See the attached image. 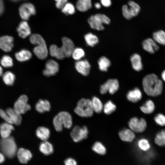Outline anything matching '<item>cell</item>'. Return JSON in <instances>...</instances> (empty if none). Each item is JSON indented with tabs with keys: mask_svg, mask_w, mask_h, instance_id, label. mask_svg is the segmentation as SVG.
Returning <instances> with one entry per match:
<instances>
[{
	"mask_svg": "<svg viewBox=\"0 0 165 165\" xmlns=\"http://www.w3.org/2000/svg\"><path fill=\"white\" fill-rule=\"evenodd\" d=\"M91 0H78L76 3V8L79 11L85 12L92 7Z\"/></svg>",
	"mask_w": 165,
	"mask_h": 165,
	"instance_id": "28",
	"label": "cell"
},
{
	"mask_svg": "<svg viewBox=\"0 0 165 165\" xmlns=\"http://www.w3.org/2000/svg\"><path fill=\"white\" fill-rule=\"evenodd\" d=\"M59 69L58 63L54 60L50 59L46 62L45 69L43 70V73L46 76H50L55 75Z\"/></svg>",
	"mask_w": 165,
	"mask_h": 165,
	"instance_id": "12",
	"label": "cell"
},
{
	"mask_svg": "<svg viewBox=\"0 0 165 165\" xmlns=\"http://www.w3.org/2000/svg\"><path fill=\"white\" fill-rule=\"evenodd\" d=\"M155 108L154 104L150 100L146 101L140 107L141 111L146 114H150L152 113Z\"/></svg>",
	"mask_w": 165,
	"mask_h": 165,
	"instance_id": "29",
	"label": "cell"
},
{
	"mask_svg": "<svg viewBox=\"0 0 165 165\" xmlns=\"http://www.w3.org/2000/svg\"><path fill=\"white\" fill-rule=\"evenodd\" d=\"M4 10V6L3 0H0V16L2 14Z\"/></svg>",
	"mask_w": 165,
	"mask_h": 165,
	"instance_id": "50",
	"label": "cell"
},
{
	"mask_svg": "<svg viewBox=\"0 0 165 165\" xmlns=\"http://www.w3.org/2000/svg\"><path fill=\"white\" fill-rule=\"evenodd\" d=\"M142 85L145 93L151 97L160 95L163 90V82L154 74L146 75L143 79Z\"/></svg>",
	"mask_w": 165,
	"mask_h": 165,
	"instance_id": "1",
	"label": "cell"
},
{
	"mask_svg": "<svg viewBox=\"0 0 165 165\" xmlns=\"http://www.w3.org/2000/svg\"><path fill=\"white\" fill-rule=\"evenodd\" d=\"M13 37L8 35L0 38V49L6 52L10 51L13 46Z\"/></svg>",
	"mask_w": 165,
	"mask_h": 165,
	"instance_id": "15",
	"label": "cell"
},
{
	"mask_svg": "<svg viewBox=\"0 0 165 165\" xmlns=\"http://www.w3.org/2000/svg\"><path fill=\"white\" fill-rule=\"evenodd\" d=\"M119 86V83L117 79H109L101 86L100 92L102 94H105L107 92L111 94H113L118 91Z\"/></svg>",
	"mask_w": 165,
	"mask_h": 165,
	"instance_id": "10",
	"label": "cell"
},
{
	"mask_svg": "<svg viewBox=\"0 0 165 165\" xmlns=\"http://www.w3.org/2000/svg\"><path fill=\"white\" fill-rule=\"evenodd\" d=\"M115 105L111 101H107L103 106L104 113L107 115H110L114 112L116 109Z\"/></svg>",
	"mask_w": 165,
	"mask_h": 165,
	"instance_id": "36",
	"label": "cell"
},
{
	"mask_svg": "<svg viewBox=\"0 0 165 165\" xmlns=\"http://www.w3.org/2000/svg\"><path fill=\"white\" fill-rule=\"evenodd\" d=\"M143 49L151 53H153L157 51L159 47L155 40L149 38L145 40L142 43Z\"/></svg>",
	"mask_w": 165,
	"mask_h": 165,
	"instance_id": "16",
	"label": "cell"
},
{
	"mask_svg": "<svg viewBox=\"0 0 165 165\" xmlns=\"http://www.w3.org/2000/svg\"><path fill=\"white\" fill-rule=\"evenodd\" d=\"M88 129L86 126L80 127L76 126L72 129L70 135L73 141L77 142L86 139L88 137Z\"/></svg>",
	"mask_w": 165,
	"mask_h": 165,
	"instance_id": "8",
	"label": "cell"
},
{
	"mask_svg": "<svg viewBox=\"0 0 165 165\" xmlns=\"http://www.w3.org/2000/svg\"><path fill=\"white\" fill-rule=\"evenodd\" d=\"M56 2V5L57 8L62 9L67 3V0H55Z\"/></svg>",
	"mask_w": 165,
	"mask_h": 165,
	"instance_id": "47",
	"label": "cell"
},
{
	"mask_svg": "<svg viewBox=\"0 0 165 165\" xmlns=\"http://www.w3.org/2000/svg\"><path fill=\"white\" fill-rule=\"evenodd\" d=\"M122 11L123 16L127 19L130 20L133 17L128 5H125L123 6Z\"/></svg>",
	"mask_w": 165,
	"mask_h": 165,
	"instance_id": "45",
	"label": "cell"
},
{
	"mask_svg": "<svg viewBox=\"0 0 165 165\" xmlns=\"http://www.w3.org/2000/svg\"><path fill=\"white\" fill-rule=\"evenodd\" d=\"M19 161L21 163H26L32 157V155L29 150L23 148H19L17 152Z\"/></svg>",
	"mask_w": 165,
	"mask_h": 165,
	"instance_id": "20",
	"label": "cell"
},
{
	"mask_svg": "<svg viewBox=\"0 0 165 165\" xmlns=\"http://www.w3.org/2000/svg\"><path fill=\"white\" fill-rule=\"evenodd\" d=\"M154 120L158 125L161 126H165V116L161 114H157L154 117Z\"/></svg>",
	"mask_w": 165,
	"mask_h": 165,
	"instance_id": "44",
	"label": "cell"
},
{
	"mask_svg": "<svg viewBox=\"0 0 165 165\" xmlns=\"http://www.w3.org/2000/svg\"><path fill=\"white\" fill-rule=\"evenodd\" d=\"M130 60L133 68L135 71H139L143 68L141 58L137 53L133 54L130 57Z\"/></svg>",
	"mask_w": 165,
	"mask_h": 165,
	"instance_id": "25",
	"label": "cell"
},
{
	"mask_svg": "<svg viewBox=\"0 0 165 165\" xmlns=\"http://www.w3.org/2000/svg\"><path fill=\"white\" fill-rule=\"evenodd\" d=\"M126 97L130 101L133 103H136L141 99L142 94L139 88H135L129 90L127 92Z\"/></svg>",
	"mask_w": 165,
	"mask_h": 165,
	"instance_id": "18",
	"label": "cell"
},
{
	"mask_svg": "<svg viewBox=\"0 0 165 165\" xmlns=\"http://www.w3.org/2000/svg\"><path fill=\"white\" fill-rule=\"evenodd\" d=\"M14 129L12 124L7 122L0 124V134L2 138H6L10 136L12 130Z\"/></svg>",
	"mask_w": 165,
	"mask_h": 165,
	"instance_id": "23",
	"label": "cell"
},
{
	"mask_svg": "<svg viewBox=\"0 0 165 165\" xmlns=\"http://www.w3.org/2000/svg\"><path fill=\"white\" fill-rule=\"evenodd\" d=\"M153 39L157 43L165 45V32L159 30L154 32L152 35Z\"/></svg>",
	"mask_w": 165,
	"mask_h": 165,
	"instance_id": "32",
	"label": "cell"
},
{
	"mask_svg": "<svg viewBox=\"0 0 165 165\" xmlns=\"http://www.w3.org/2000/svg\"><path fill=\"white\" fill-rule=\"evenodd\" d=\"M53 124L55 130L58 132L61 131L63 127L70 129L73 124L72 117L67 112H61L54 117Z\"/></svg>",
	"mask_w": 165,
	"mask_h": 165,
	"instance_id": "3",
	"label": "cell"
},
{
	"mask_svg": "<svg viewBox=\"0 0 165 165\" xmlns=\"http://www.w3.org/2000/svg\"><path fill=\"white\" fill-rule=\"evenodd\" d=\"M17 31L20 37L25 38L30 35L31 31L30 27L25 21H21L17 28Z\"/></svg>",
	"mask_w": 165,
	"mask_h": 165,
	"instance_id": "19",
	"label": "cell"
},
{
	"mask_svg": "<svg viewBox=\"0 0 165 165\" xmlns=\"http://www.w3.org/2000/svg\"><path fill=\"white\" fill-rule=\"evenodd\" d=\"M74 112L76 114L81 117L92 116L94 111L91 100L84 98L79 100L74 109Z\"/></svg>",
	"mask_w": 165,
	"mask_h": 165,
	"instance_id": "4",
	"label": "cell"
},
{
	"mask_svg": "<svg viewBox=\"0 0 165 165\" xmlns=\"http://www.w3.org/2000/svg\"><path fill=\"white\" fill-rule=\"evenodd\" d=\"M84 38L86 44L90 46L93 47L98 42L97 37L91 33L86 34Z\"/></svg>",
	"mask_w": 165,
	"mask_h": 165,
	"instance_id": "34",
	"label": "cell"
},
{
	"mask_svg": "<svg viewBox=\"0 0 165 165\" xmlns=\"http://www.w3.org/2000/svg\"><path fill=\"white\" fill-rule=\"evenodd\" d=\"M2 78L6 84L8 85H12L14 82L15 76L12 72L7 71L3 75Z\"/></svg>",
	"mask_w": 165,
	"mask_h": 165,
	"instance_id": "37",
	"label": "cell"
},
{
	"mask_svg": "<svg viewBox=\"0 0 165 165\" xmlns=\"http://www.w3.org/2000/svg\"><path fill=\"white\" fill-rule=\"evenodd\" d=\"M130 129L134 133H140L144 132L147 128V123L143 118L134 117L128 123Z\"/></svg>",
	"mask_w": 165,
	"mask_h": 165,
	"instance_id": "7",
	"label": "cell"
},
{
	"mask_svg": "<svg viewBox=\"0 0 165 165\" xmlns=\"http://www.w3.org/2000/svg\"><path fill=\"white\" fill-rule=\"evenodd\" d=\"M128 6L133 17L137 16L140 10V7L138 4L132 1L128 2Z\"/></svg>",
	"mask_w": 165,
	"mask_h": 165,
	"instance_id": "38",
	"label": "cell"
},
{
	"mask_svg": "<svg viewBox=\"0 0 165 165\" xmlns=\"http://www.w3.org/2000/svg\"><path fill=\"white\" fill-rule=\"evenodd\" d=\"M5 112L9 116L13 124L20 125L22 120L21 115L16 112L13 109L11 108H7Z\"/></svg>",
	"mask_w": 165,
	"mask_h": 165,
	"instance_id": "21",
	"label": "cell"
},
{
	"mask_svg": "<svg viewBox=\"0 0 165 165\" xmlns=\"http://www.w3.org/2000/svg\"><path fill=\"white\" fill-rule=\"evenodd\" d=\"M0 116L6 122L11 124H13L12 122L10 120L9 116L6 113L5 111L3 110L0 109Z\"/></svg>",
	"mask_w": 165,
	"mask_h": 165,
	"instance_id": "46",
	"label": "cell"
},
{
	"mask_svg": "<svg viewBox=\"0 0 165 165\" xmlns=\"http://www.w3.org/2000/svg\"><path fill=\"white\" fill-rule=\"evenodd\" d=\"M32 44L37 45L33 49V51L36 56L39 59L43 60L47 56L48 50L44 39L38 34H34L30 38Z\"/></svg>",
	"mask_w": 165,
	"mask_h": 165,
	"instance_id": "2",
	"label": "cell"
},
{
	"mask_svg": "<svg viewBox=\"0 0 165 165\" xmlns=\"http://www.w3.org/2000/svg\"><path fill=\"white\" fill-rule=\"evenodd\" d=\"M5 160V156L1 152H0V163H2Z\"/></svg>",
	"mask_w": 165,
	"mask_h": 165,
	"instance_id": "51",
	"label": "cell"
},
{
	"mask_svg": "<svg viewBox=\"0 0 165 165\" xmlns=\"http://www.w3.org/2000/svg\"><path fill=\"white\" fill-rule=\"evenodd\" d=\"M62 46L61 47L65 57H69L71 56L74 50V45L72 41L67 37L62 38Z\"/></svg>",
	"mask_w": 165,
	"mask_h": 165,
	"instance_id": "14",
	"label": "cell"
},
{
	"mask_svg": "<svg viewBox=\"0 0 165 165\" xmlns=\"http://www.w3.org/2000/svg\"><path fill=\"white\" fill-rule=\"evenodd\" d=\"M28 100L27 96L21 95L14 103L13 109L20 115L25 113L31 108L30 105L28 103Z\"/></svg>",
	"mask_w": 165,
	"mask_h": 165,
	"instance_id": "9",
	"label": "cell"
},
{
	"mask_svg": "<svg viewBox=\"0 0 165 165\" xmlns=\"http://www.w3.org/2000/svg\"><path fill=\"white\" fill-rule=\"evenodd\" d=\"M20 16L23 20H28L30 16L36 13L34 6L30 3H26L22 5L19 8Z\"/></svg>",
	"mask_w": 165,
	"mask_h": 165,
	"instance_id": "11",
	"label": "cell"
},
{
	"mask_svg": "<svg viewBox=\"0 0 165 165\" xmlns=\"http://www.w3.org/2000/svg\"><path fill=\"white\" fill-rule=\"evenodd\" d=\"M88 22L92 29L98 31L104 29L103 24H108L110 22L109 18L106 15L97 13L91 16L88 19Z\"/></svg>",
	"mask_w": 165,
	"mask_h": 165,
	"instance_id": "6",
	"label": "cell"
},
{
	"mask_svg": "<svg viewBox=\"0 0 165 165\" xmlns=\"http://www.w3.org/2000/svg\"><path fill=\"white\" fill-rule=\"evenodd\" d=\"M75 67L77 71L83 75L87 76L90 73V65L86 60L77 61Z\"/></svg>",
	"mask_w": 165,
	"mask_h": 165,
	"instance_id": "13",
	"label": "cell"
},
{
	"mask_svg": "<svg viewBox=\"0 0 165 165\" xmlns=\"http://www.w3.org/2000/svg\"><path fill=\"white\" fill-rule=\"evenodd\" d=\"M99 68L102 72H106L111 65L110 60L104 56L101 57L98 61Z\"/></svg>",
	"mask_w": 165,
	"mask_h": 165,
	"instance_id": "31",
	"label": "cell"
},
{
	"mask_svg": "<svg viewBox=\"0 0 165 165\" xmlns=\"http://www.w3.org/2000/svg\"><path fill=\"white\" fill-rule=\"evenodd\" d=\"M40 151L45 155L52 154L53 152V147L52 145L46 141H43L39 145Z\"/></svg>",
	"mask_w": 165,
	"mask_h": 165,
	"instance_id": "27",
	"label": "cell"
},
{
	"mask_svg": "<svg viewBox=\"0 0 165 165\" xmlns=\"http://www.w3.org/2000/svg\"><path fill=\"white\" fill-rule=\"evenodd\" d=\"M100 1L101 4L105 7H108L111 5V0H100Z\"/></svg>",
	"mask_w": 165,
	"mask_h": 165,
	"instance_id": "49",
	"label": "cell"
},
{
	"mask_svg": "<svg viewBox=\"0 0 165 165\" xmlns=\"http://www.w3.org/2000/svg\"><path fill=\"white\" fill-rule=\"evenodd\" d=\"M161 75L162 79L165 82V70L162 72Z\"/></svg>",
	"mask_w": 165,
	"mask_h": 165,
	"instance_id": "53",
	"label": "cell"
},
{
	"mask_svg": "<svg viewBox=\"0 0 165 165\" xmlns=\"http://www.w3.org/2000/svg\"><path fill=\"white\" fill-rule=\"evenodd\" d=\"M138 145L139 148L143 151L148 150L150 147L149 141L144 138H141L138 141Z\"/></svg>",
	"mask_w": 165,
	"mask_h": 165,
	"instance_id": "41",
	"label": "cell"
},
{
	"mask_svg": "<svg viewBox=\"0 0 165 165\" xmlns=\"http://www.w3.org/2000/svg\"><path fill=\"white\" fill-rule=\"evenodd\" d=\"M92 149L97 153L101 155H104L106 152V149L105 146L102 143L98 141L94 144Z\"/></svg>",
	"mask_w": 165,
	"mask_h": 165,
	"instance_id": "39",
	"label": "cell"
},
{
	"mask_svg": "<svg viewBox=\"0 0 165 165\" xmlns=\"http://www.w3.org/2000/svg\"><path fill=\"white\" fill-rule=\"evenodd\" d=\"M62 12L66 15H72L75 12L74 6L70 3H67L61 9Z\"/></svg>",
	"mask_w": 165,
	"mask_h": 165,
	"instance_id": "42",
	"label": "cell"
},
{
	"mask_svg": "<svg viewBox=\"0 0 165 165\" xmlns=\"http://www.w3.org/2000/svg\"><path fill=\"white\" fill-rule=\"evenodd\" d=\"M71 56L72 58L75 60H80L85 56L84 50L81 48L77 47L74 48Z\"/></svg>",
	"mask_w": 165,
	"mask_h": 165,
	"instance_id": "40",
	"label": "cell"
},
{
	"mask_svg": "<svg viewBox=\"0 0 165 165\" xmlns=\"http://www.w3.org/2000/svg\"><path fill=\"white\" fill-rule=\"evenodd\" d=\"M31 53L28 50L23 49L15 54L16 59L20 61H24L30 59L31 57Z\"/></svg>",
	"mask_w": 165,
	"mask_h": 165,
	"instance_id": "30",
	"label": "cell"
},
{
	"mask_svg": "<svg viewBox=\"0 0 165 165\" xmlns=\"http://www.w3.org/2000/svg\"><path fill=\"white\" fill-rule=\"evenodd\" d=\"M11 0L14 2H16L19 1H20L22 0Z\"/></svg>",
	"mask_w": 165,
	"mask_h": 165,
	"instance_id": "55",
	"label": "cell"
},
{
	"mask_svg": "<svg viewBox=\"0 0 165 165\" xmlns=\"http://www.w3.org/2000/svg\"><path fill=\"white\" fill-rule=\"evenodd\" d=\"M154 141L159 146H165V129L161 130L157 134Z\"/></svg>",
	"mask_w": 165,
	"mask_h": 165,
	"instance_id": "35",
	"label": "cell"
},
{
	"mask_svg": "<svg viewBox=\"0 0 165 165\" xmlns=\"http://www.w3.org/2000/svg\"><path fill=\"white\" fill-rule=\"evenodd\" d=\"M35 133L37 137L42 141H46L49 138L50 134V130L43 126L38 127Z\"/></svg>",
	"mask_w": 165,
	"mask_h": 165,
	"instance_id": "26",
	"label": "cell"
},
{
	"mask_svg": "<svg viewBox=\"0 0 165 165\" xmlns=\"http://www.w3.org/2000/svg\"><path fill=\"white\" fill-rule=\"evenodd\" d=\"M3 69L2 67L0 66V76L2 75Z\"/></svg>",
	"mask_w": 165,
	"mask_h": 165,
	"instance_id": "54",
	"label": "cell"
},
{
	"mask_svg": "<svg viewBox=\"0 0 165 165\" xmlns=\"http://www.w3.org/2000/svg\"><path fill=\"white\" fill-rule=\"evenodd\" d=\"M95 8L97 9H99L101 8V5L100 3L98 2H97L94 4Z\"/></svg>",
	"mask_w": 165,
	"mask_h": 165,
	"instance_id": "52",
	"label": "cell"
},
{
	"mask_svg": "<svg viewBox=\"0 0 165 165\" xmlns=\"http://www.w3.org/2000/svg\"><path fill=\"white\" fill-rule=\"evenodd\" d=\"M49 52L52 57L58 59L62 60L65 57L61 47H59L55 45H52L50 46Z\"/></svg>",
	"mask_w": 165,
	"mask_h": 165,
	"instance_id": "24",
	"label": "cell"
},
{
	"mask_svg": "<svg viewBox=\"0 0 165 165\" xmlns=\"http://www.w3.org/2000/svg\"><path fill=\"white\" fill-rule=\"evenodd\" d=\"M0 148L2 154L9 158L13 157L17 152V148L14 139L10 136L2 138L0 142Z\"/></svg>",
	"mask_w": 165,
	"mask_h": 165,
	"instance_id": "5",
	"label": "cell"
},
{
	"mask_svg": "<svg viewBox=\"0 0 165 165\" xmlns=\"http://www.w3.org/2000/svg\"><path fill=\"white\" fill-rule=\"evenodd\" d=\"M65 165H77L76 161L71 158L66 159L64 161Z\"/></svg>",
	"mask_w": 165,
	"mask_h": 165,
	"instance_id": "48",
	"label": "cell"
},
{
	"mask_svg": "<svg viewBox=\"0 0 165 165\" xmlns=\"http://www.w3.org/2000/svg\"><path fill=\"white\" fill-rule=\"evenodd\" d=\"M91 101L94 112L97 113H101L103 108L101 100L98 97L94 96L93 97Z\"/></svg>",
	"mask_w": 165,
	"mask_h": 165,
	"instance_id": "33",
	"label": "cell"
},
{
	"mask_svg": "<svg viewBox=\"0 0 165 165\" xmlns=\"http://www.w3.org/2000/svg\"><path fill=\"white\" fill-rule=\"evenodd\" d=\"M119 135L120 139L123 141L131 142L135 138L134 132L130 129L124 128L119 132Z\"/></svg>",
	"mask_w": 165,
	"mask_h": 165,
	"instance_id": "17",
	"label": "cell"
},
{
	"mask_svg": "<svg viewBox=\"0 0 165 165\" xmlns=\"http://www.w3.org/2000/svg\"><path fill=\"white\" fill-rule=\"evenodd\" d=\"M0 63L2 66L5 68L12 67L13 65L12 58L8 55H4L1 58Z\"/></svg>",
	"mask_w": 165,
	"mask_h": 165,
	"instance_id": "43",
	"label": "cell"
},
{
	"mask_svg": "<svg viewBox=\"0 0 165 165\" xmlns=\"http://www.w3.org/2000/svg\"><path fill=\"white\" fill-rule=\"evenodd\" d=\"M35 108L38 112L42 113L50 110L51 105L47 100L41 99L39 100L36 103Z\"/></svg>",
	"mask_w": 165,
	"mask_h": 165,
	"instance_id": "22",
	"label": "cell"
}]
</instances>
